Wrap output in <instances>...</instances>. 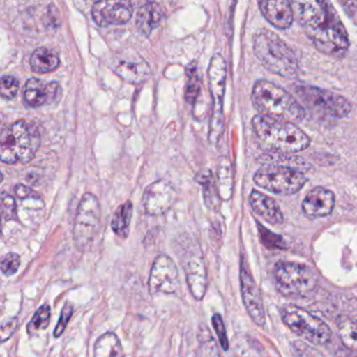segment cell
<instances>
[{
    "label": "cell",
    "mask_w": 357,
    "mask_h": 357,
    "mask_svg": "<svg viewBox=\"0 0 357 357\" xmlns=\"http://www.w3.org/2000/svg\"><path fill=\"white\" fill-rule=\"evenodd\" d=\"M294 17L321 53L340 57L349 47L348 33L328 1H291Z\"/></svg>",
    "instance_id": "1"
},
{
    "label": "cell",
    "mask_w": 357,
    "mask_h": 357,
    "mask_svg": "<svg viewBox=\"0 0 357 357\" xmlns=\"http://www.w3.org/2000/svg\"><path fill=\"white\" fill-rule=\"evenodd\" d=\"M252 127L261 149L271 153H296L310 145L308 135L294 123L259 114L252 119Z\"/></svg>",
    "instance_id": "2"
},
{
    "label": "cell",
    "mask_w": 357,
    "mask_h": 357,
    "mask_svg": "<svg viewBox=\"0 0 357 357\" xmlns=\"http://www.w3.org/2000/svg\"><path fill=\"white\" fill-rule=\"evenodd\" d=\"M252 101L260 116L294 124L304 120V107L287 91L269 81L255 83Z\"/></svg>",
    "instance_id": "3"
},
{
    "label": "cell",
    "mask_w": 357,
    "mask_h": 357,
    "mask_svg": "<svg viewBox=\"0 0 357 357\" xmlns=\"http://www.w3.org/2000/svg\"><path fill=\"white\" fill-rule=\"evenodd\" d=\"M254 52L259 61L273 74L294 78L300 70L298 57L277 34L260 29L254 35Z\"/></svg>",
    "instance_id": "4"
},
{
    "label": "cell",
    "mask_w": 357,
    "mask_h": 357,
    "mask_svg": "<svg viewBox=\"0 0 357 357\" xmlns=\"http://www.w3.org/2000/svg\"><path fill=\"white\" fill-rule=\"evenodd\" d=\"M40 141V133L35 125L17 121L1 132L0 160L9 165L29 162L36 155Z\"/></svg>",
    "instance_id": "5"
},
{
    "label": "cell",
    "mask_w": 357,
    "mask_h": 357,
    "mask_svg": "<svg viewBox=\"0 0 357 357\" xmlns=\"http://www.w3.org/2000/svg\"><path fill=\"white\" fill-rule=\"evenodd\" d=\"M275 285L283 296L289 298H307L317 290V273L301 263L281 261L273 269Z\"/></svg>",
    "instance_id": "6"
},
{
    "label": "cell",
    "mask_w": 357,
    "mask_h": 357,
    "mask_svg": "<svg viewBox=\"0 0 357 357\" xmlns=\"http://www.w3.org/2000/svg\"><path fill=\"white\" fill-rule=\"evenodd\" d=\"M254 181L258 187L277 195H292L303 189L307 177L294 167L268 165L255 173Z\"/></svg>",
    "instance_id": "7"
},
{
    "label": "cell",
    "mask_w": 357,
    "mask_h": 357,
    "mask_svg": "<svg viewBox=\"0 0 357 357\" xmlns=\"http://www.w3.org/2000/svg\"><path fill=\"white\" fill-rule=\"evenodd\" d=\"M282 319L292 332L311 344L323 346L331 338L327 324L300 307L286 306L282 310Z\"/></svg>",
    "instance_id": "8"
},
{
    "label": "cell",
    "mask_w": 357,
    "mask_h": 357,
    "mask_svg": "<svg viewBox=\"0 0 357 357\" xmlns=\"http://www.w3.org/2000/svg\"><path fill=\"white\" fill-rule=\"evenodd\" d=\"M208 86L213 98V114L208 131V139L213 144L220 139L223 131V98L227 84V62L220 54L211 59L208 70Z\"/></svg>",
    "instance_id": "9"
},
{
    "label": "cell",
    "mask_w": 357,
    "mask_h": 357,
    "mask_svg": "<svg viewBox=\"0 0 357 357\" xmlns=\"http://www.w3.org/2000/svg\"><path fill=\"white\" fill-rule=\"evenodd\" d=\"M296 93L307 108L323 116L342 119L352 109V105L346 98L333 91L314 86H298Z\"/></svg>",
    "instance_id": "10"
},
{
    "label": "cell",
    "mask_w": 357,
    "mask_h": 357,
    "mask_svg": "<svg viewBox=\"0 0 357 357\" xmlns=\"http://www.w3.org/2000/svg\"><path fill=\"white\" fill-rule=\"evenodd\" d=\"M101 208L99 200L93 194L83 196L77 211L74 227L75 243L80 250L89 248L100 229Z\"/></svg>",
    "instance_id": "11"
},
{
    "label": "cell",
    "mask_w": 357,
    "mask_h": 357,
    "mask_svg": "<svg viewBox=\"0 0 357 357\" xmlns=\"http://www.w3.org/2000/svg\"><path fill=\"white\" fill-rule=\"evenodd\" d=\"M148 285L151 294H173L179 289L178 268L170 257L166 255L156 257L150 271Z\"/></svg>",
    "instance_id": "12"
},
{
    "label": "cell",
    "mask_w": 357,
    "mask_h": 357,
    "mask_svg": "<svg viewBox=\"0 0 357 357\" xmlns=\"http://www.w3.org/2000/svg\"><path fill=\"white\" fill-rule=\"evenodd\" d=\"M181 261L192 296L195 300L202 301L208 289V273L202 250L197 246L191 248L181 256Z\"/></svg>",
    "instance_id": "13"
},
{
    "label": "cell",
    "mask_w": 357,
    "mask_h": 357,
    "mask_svg": "<svg viewBox=\"0 0 357 357\" xmlns=\"http://www.w3.org/2000/svg\"><path fill=\"white\" fill-rule=\"evenodd\" d=\"M240 285H241L242 301L248 315L257 325L264 327L266 317H265L262 294L243 258L240 264Z\"/></svg>",
    "instance_id": "14"
},
{
    "label": "cell",
    "mask_w": 357,
    "mask_h": 357,
    "mask_svg": "<svg viewBox=\"0 0 357 357\" xmlns=\"http://www.w3.org/2000/svg\"><path fill=\"white\" fill-rule=\"evenodd\" d=\"M112 70L126 82L139 84L145 82L151 74L149 64L135 51H124L114 58Z\"/></svg>",
    "instance_id": "15"
},
{
    "label": "cell",
    "mask_w": 357,
    "mask_h": 357,
    "mask_svg": "<svg viewBox=\"0 0 357 357\" xmlns=\"http://www.w3.org/2000/svg\"><path fill=\"white\" fill-rule=\"evenodd\" d=\"M176 189L170 181L160 179L146 188L143 195L145 212L151 216L166 213L176 199Z\"/></svg>",
    "instance_id": "16"
},
{
    "label": "cell",
    "mask_w": 357,
    "mask_h": 357,
    "mask_svg": "<svg viewBox=\"0 0 357 357\" xmlns=\"http://www.w3.org/2000/svg\"><path fill=\"white\" fill-rule=\"evenodd\" d=\"M91 15L99 26H121L130 20L132 5L124 0H100L93 5Z\"/></svg>",
    "instance_id": "17"
},
{
    "label": "cell",
    "mask_w": 357,
    "mask_h": 357,
    "mask_svg": "<svg viewBox=\"0 0 357 357\" xmlns=\"http://www.w3.org/2000/svg\"><path fill=\"white\" fill-rule=\"evenodd\" d=\"M61 87L59 83L43 82L40 79L31 78L24 85V99L31 107H40L59 99Z\"/></svg>",
    "instance_id": "18"
},
{
    "label": "cell",
    "mask_w": 357,
    "mask_h": 357,
    "mask_svg": "<svg viewBox=\"0 0 357 357\" xmlns=\"http://www.w3.org/2000/svg\"><path fill=\"white\" fill-rule=\"evenodd\" d=\"M334 204L335 196L333 192L325 188L317 187L307 194L303 202L302 208L307 216L319 218L331 214Z\"/></svg>",
    "instance_id": "19"
},
{
    "label": "cell",
    "mask_w": 357,
    "mask_h": 357,
    "mask_svg": "<svg viewBox=\"0 0 357 357\" xmlns=\"http://www.w3.org/2000/svg\"><path fill=\"white\" fill-rule=\"evenodd\" d=\"M261 13L267 22L279 30H287L294 22V15L291 3L286 0L259 1Z\"/></svg>",
    "instance_id": "20"
},
{
    "label": "cell",
    "mask_w": 357,
    "mask_h": 357,
    "mask_svg": "<svg viewBox=\"0 0 357 357\" xmlns=\"http://www.w3.org/2000/svg\"><path fill=\"white\" fill-rule=\"evenodd\" d=\"M248 200H250L252 211L261 218L264 219L266 222L273 225H279L283 223L284 216L282 214L281 208L273 198L254 190L250 193Z\"/></svg>",
    "instance_id": "21"
},
{
    "label": "cell",
    "mask_w": 357,
    "mask_h": 357,
    "mask_svg": "<svg viewBox=\"0 0 357 357\" xmlns=\"http://www.w3.org/2000/svg\"><path fill=\"white\" fill-rule=\"evenodd\" d=\"M162 18V9L158 3H148L137 14V26L145 36H150L154 29L160 26Z\"/></svg>",
    "instance_id": "22"
},
{
    "label": "cell",
    "mask_w": 357,
    "mask_h": 357,
    "mask_svg": "<svg viewBox=\"0 0 357 357\" xmlns=\"http://www.w3.org/2000/svg\"><path fill=\"white\" fill-rule=\"evenodd\" d=\"M31 68L37 74H47L57 70L60 59L57 54L47 47H38L31 56Z\"/></svg>",
    "instance_id": "23"
},
{
    "label": "cell",
    "mask_w": 357,
    "mask_h": 357,
    "mask_svg": "<svg viewBox=\"0 0 357 357\" xmlns=\"http://www.w3.org/2000/svg\"><path fill=\"white\" fill-rule=\"evenodd\" d=\"M93 357H124L118 336L112 332L100 336L93 348Z\"/></svg>",
    "instance_id": "24"
},
{
    "label": "cell",
    "mask_w": 357,
    "mask_h": 357,
    "mask_svg": "<svg viewBox=\"0 0 357 357\" xmlns=\"http://www.w3.org/2000/svg\"><path fill=\"white\" fill-rule=\"evenodd\" d=\"M132 212V202H127L122 204V206H119L118 210L114 213V218H112V231L116 235L120 236V237H128Z\"/></svg>",
    "instance_id": "25"
},
{
    "label": "cell",
    "mask_w": 357,
    "mask_h": 357,
    "mask_svg": "<svg viewBox=\"0 0 357 357\" xmlns=\"http://www.w3.org/2000/svg\"><path fill=\"white\" fill-rule=\"evenodd\" d=\"M200 185L204 187V199H206V206L211 208H216L218 206V192L215 187L214 179H213L212 172L211 171H202L196 177Z\"/></svg>",
    "instance_id": "26"
},
{
    "label": "cell",
    "mask_w": 357,
    "mask_h": 357,
    "mask_svg": "<svg viewBox=\"0 0 357 357\" xmlns=\"http://www.w3.org/2000/svg\"><path fill=\"white\" fill-rule=\"evenodd\" d=\"M338 335L342 344L351 351H357V321L347 319L338 326Z\"/></svg>",
    "instance_id": "27"
},
{
    "label": "cell",
    "mask_w": 357,
    "mask_h": 357,
    "mask_svg": "<svg viewBox=\"0 0 357 357\" xmlns=\"http://www.w3.org/2000/svg\"><path fill=\"white\" fill-rule=\"evenodd\" d=\"M51 307L45 304L39 307L38 310L35 312L34 317L31 319L28 325V332L30 334L35 332L40 331V330L47 329L50 326L51 321Z\"/></svg>",
    "instance_id": "28"
},
{
    "label": "cell",
    "mask_w": 357,
    "mask_h": 357,
    "mask_svg": "<svg viewBox=\"0 0 357 357\" xmlns=\"http://www.w3.org/2000/svg\"><path fill=\"white\" fill-rule=\"evenodd\" d=\"M20 267V255L15 252H9L5 255L0 261V268L3 271V275L7 277L15 275Z\"/></svg>",
    "instance_id": "29"
},
{
    "label": "cell",
    "mask_w": 357,
    "mask_h": 357,
    "mask_svg": "<svg viewBox=\"0 0 357 357\" xmlns=\"http://www.w3.org/2000/svg\"><path fill=\"white\" fill-rule=\"evenodd\" d=\"M20 89V82L13 76H3L0 82V93L6 100H12L16 97Z\"/></svg>",
    "instance_id": "30"
},
{
    "label": "cell",
    "mask_w": 357,
    "mask_h": 357,
    "mask_svg": "<svg viewBox=\"0 0 357 357\" xmlns=\"http://www.w3.org/2000/svg\"><path fill=\"white\" fill-rule=\"evenodd\" d=\"M190 70H191V73L189 74V81H188L185 97L189 103H194L199 96L200 81L197 73H196V68H190Z\"/></svg>",
    "instance_id": "31"
},
{
    "label": "cell",
    "mask_w": 357,
    "mask_h": 357,
    "mask_svg": "<svg viewBox=\"0 0 357 357\" xmlns=\"http://www.w3.org/2000/svg\"><path fill=\"white\" fill-rule=\"evenodd\" d=\"M259 231H260L261 240H262L263 244L266 246L267 248H285L283 239L280 236L275 235V234L271 233L268 229H265L264 227L258 223Z\"/></svg>",
    "instance_id": "32"
},
{
    "label": "cell",
    "mask_w": 357,
    "mask_h": 357,
    "mask_svg": "<svg viewBox=\"0 0 357 357\" xmlns=\"http://www.w3.org/2000/svg\"><path fill=\"white\" fill-rule=\"evenodd\" d=\"M1 214L5 220H12L17 215V204L13 196L3 192L1 193Z\"/></svg>",
    "instance_id": "33"
},
{
    "label": "cell",
    "mask_w": 357,
    "mask_h": 357,
    "mask_svg": "<svg viewBox=\"0 0 357 357\" xmlns=\"http://www.w3.org/2000/svg\"><path fill=\"white\" fill-rule=\"evenodd\" d=\"M213 327L216 331L217 336H218L219 342L223 350L227 351L229 348V338H227V330H225V323H223L222 317L219 313H215L212 317Z\"/></svg>",
    "instance_id": "34"
},
{
    "label": "cell",
    "mask_w": 357,
    "mask_h": 357,
    "mask_svg": "<svg viewBox=\"0 0 357 357\" xmlns=\"http://www.w3.org/2000/svg\"><path fill=\"white\" fill-rule=\"evenodd\" d=\"M200 342V357H219L218 349L216 342L211 334L202 335L199 340Z\"/></svg>",
    "instance_id": "35"
},
{
    "label": "cell",
    "mask_w": 357,
    "mask_h": 357,
    "mask_svg": "<svg viewBox=\"0 0 357 357\" xmlns=\"http://www.w3.org/2000/svg\"><path fill=\"white\" fill-rule=\"evenodd\" d=\"M73 313H74V307L70 304L64 305L63 309L61 311L59 321H58L57 326H56L55 331H54V336L55 337H60L66 331L68 327V321L72 319Z\"/></svg>",
    "instance_id": "36"
},
{
    "label": "cell",
    "mask_w": 357,
    "mask_h": 357,
    "mask_svg": "<svg viewBox=\"0 0 357 357\" xmlns=\"http://www.w3.org/2000/svg\"><path fill=\"white\" fill-rule=\"evenodd\" d=\"M18 327V319L16 317L13 319H7L5 323L1 325V331H0V337L3 342H7L8 340L11 338L14 332L16 331Z\"/></svg>",
    "instance_id": "37"
},
{
    "label": "cell",
    "mask_w": 357,
    "mask_h": 357,
    "mask_svg": "<svg viewBox=\"0 0 357 357\" xmlns=\"http://www.w3.org/2000/svg\"><path fill=\"white\" fill-rule=\"evenodd\" d=\"M14 192H15L16 196L20 199L26 200V199H32V198H39V196L37 195L36 192L34 190L31 189L30 187H26V185H22V183H18L14 187Z\"/></svg>",
    "instance_id": "38"
},
{
    "label": "cell",
    "mask_w": 357,
    "mask_h": 357,
    "mask_svg": "<svg viewBox=\"0 0 357 357\" xmlns=\"http://www.w3.org/2000/svg\"><path fill=\"white\" fill-rule=\"evenodd\" d=\"M340 5L342 6L346 13L350 16L352 22L357 24V1H342Z\"/></svg>",
    "instance_id": "39"
}]
</instances>
